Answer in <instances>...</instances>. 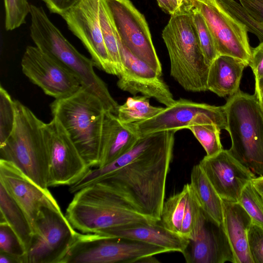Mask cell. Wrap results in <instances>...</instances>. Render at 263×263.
Listing matches in <instances>:
<instances>
[{"label": "cell", "instance_id": "cell-1", "mask_svg": "<svg viewBox=\"0 0 263 263\" xmlns=\"http://www.w3.org/2000/svg\"><path fill=\"white\" fill-rule=\"evenodd\" d=\"M175 133L166 130L139 138L130 150L111 163L90 168L70 186L69 192L97 183L123 207L159 222Z\"/></svg>", "mask_w": 263, "mask_h": 263}, {"label": "cell", "instance_id": "cell-2", "mask_svg": "<svg viewBox=\"0 0 263 263\" xmlns=\"http://www.w3.org/2000/svg\"><path fill=\"white\" fill-rule=\"evenodd\" d=\"M30 35L35 46L68 69L82 86L98 97L107 111L116 115L119 105L96 73L92 59L79 52L51 21L42 7L30 5Z\"/></svg>", "mask_w": 263, "mask_h": 263}, {"label": "cell", "instance_id": "cell-3", "mask_svg": "<svg viewBox=\"0 0 263 263\" xmlns=\"http://www.w3.org/2000/svg\"><path fill=\"white\" fill-rule=\"evenodd\" d=\"M50 109L88 166L98 167L103 121L107 111L102 101L81 86L72 95L55 99Z\"/></svg>", "mask_w": 263, "mask_h": 263}, {"label": "cell", "instance_id": "cell-4", "mask_svg": "<svg viewBox=\"0 0 263 263\" xmlns=\"http://www.w3.org/2000/svg\"><path fill=\"white\" fill-rule=\"evenodd\" d=\"M162 36L169 55L171 76L186 90H208L210 66L201 48L192 10L171 14Z\"/></svg>", "mask_w": 263, "mask_h": 263}, {"label": "cell", "instance_id": "cell-5", "mask_svg": "<svg viewBox=\"0 0 263 263\" xmlns=\"http://www.w3.org/2000/svg\"><path fill=\"white\" fill-rule=\"evenodd\" d=\"M15 109L14 126L0 145V159L13 163L40 186L48 189L49 159L44 122L18 100H15Z\"/></svg>", "mask_w": 263, "mask_h": 263}, {"label": "cell", "instance_id": "cell-6", "mask_svg": "<svg viewBox=\"0 0 263 263\" xmlns=\"http://www.w3.org/2000/svg\"><path fill=\"white\" fill-rule=\"evenodd\" d=\"M231 155L256 176H263V118L255 94L240 90L224 105Z\"/></svg>", "mask_w": 263, "mask_h": 263}, {"label": "cell", "instance_id": "cell-7", "mask_svg": "<svg viewBox=\"0 0 263 263\" xmlns=\"http://www.w3.org/2000/svg\"><path fill=\"white\" fill-rule=\"evenodd\" d=\"M65 216L75 230L84 234L132 223L157 222L122 206L109 191L97 183L74 193Z\"/></svg>", "mask_w": 263, "mask_h": 263}, {"label": "cell", "instance_id": "cell-8", "mask_svg": "<svg viewBox=\"0 0 263 263\" xmlns=\"http://www.w3.org/2000/svg\"><path fill=\"white\" fill-rule=\"evenodd\" d=\"M165 252L169 251L126 238L79 233L62 263H137L145 256Z\"/></svg>", "mask_w": 263, "mask_h": 263}, {"label": "cell", "instance_id": "cell-9", "mask_svg": "<svg viewBox=\"0 0 263 263\" xmlns=\"http://www.w3.org/2000/svg\"><path fill=\"white\" fill-rule=\"evenodd\" d=\"M27 263H62L79 233L60 208L42 206L33 224Z\"/></svg>", "mask_w": 263, "mask_h": 263}, {"label": "cell", "instance_id": "cell-10", "mask_svg": "<svg viewBox=\"0 0 263 263\" xmlns=\"http://www.w3.org/2000/svg\"><path fill=\"white\" fill-rule=\"evenodd\" d=\"M214 123L227 129V119L223 106H217L180 98L153 117L129 124L139 138L163 132L188 128L195 123Z\"/></svg>", "mask_w": 263, "mask_h": 263}, {"label": "cell", "instance_id": "cell-11", "mask_svg": "<svg viewBox=\"0 0 263 263\" xmlns=\"http://www.w3.org/2000/svg\"><path fill=\"white\" fill-rule=\"evenodd\" d=\"M118 36L126 48L162 76V69L144 16L130 0H105Z\"/></svg>", "mask_w": 263, "mask_h": 263}, {"label": "cell", "instance_id": "cell-12", "mask_svg": "<svg viewBox=\"0 0 263 263\" xmlns=\"http://www.w3.org/2000/svg\"><path fill=\"white\" fill-rule=\"evenodd\" d=\"M43 130L49 159L48 187L76 183L90 167L57 118L44 123Z\"/></svg>", "mask_w": 263, "mask_h": 263}, {"label": "cell", "instance_id": "cell-13", "mask_svg": "<svg viewBox=\"0 0 263 263\" xmlns=\"http://www.w3.org/2000/svg\"><path fill=\"white\" fill-rule=\"evenodd\" d=\"M193 4L205 20L213 35L219 55L239 59L249 66L252 48L246 27L216 0H193Z\"/></svg>", "mask_w": 263, "mask_h": 263}, {"label": "cell", "instance_id": "cell-14", "mask_svg": "<svg viewBox=\"0 0 263 263\" xmlns=\"http://www.w3.org/2000/svg\"><path fill=\"white\" fill-rule=\"evenodd\" d=\"M100 1L80 0L61 16L87 50L95 66L107 73L117 76L102 36L99 16Z\"/></svg>", "mask_w": 263, "mask_h": 263}, {"label": "cell", "instance_id": "cell-15", "mask_svg": "<svg viewBox=\"0 0 263 263\" xmlns=\"http://www.w3.org/2000/svg\"><path fill=\"white\" fill-rule=\"evenodd\" d=\"M21 65L29 80L55 99L72 95L82 86L64 65L35 46L26 47Z\"/></svg>", "mask_w": 263, "mask_h": 263}, {"label": "cell", "instance_id": "cell-16", "mask_svg": "<svg viewBox=\"0 0 263 263\" xmlns=\"http://www.w3.org/2000/svg\"><path fill=\"white\" fill-rule=\"evenodd\" d=\"M117 36L123 66L118 77V87L134 96L140 93L142 96L154 98L166 107L173 104L176 100L162 76L133 55L121 42L117 32Z\"/></svg>", "mask_w": 263, "mask_h": 263}, {"label": "cell", "instance_id": "cell-17", "mask_svg": "<svg viewBox=\"0 0 263 263\" xmlns=\"http://www.w3.org/2000/svg\"><path fill=\"white\" fill-rule=\"evenodd\" d=\"M198 164L219 197L228 201L238 202L245 186L256 177L227 149L206 155Z\"/></svg>", "mask_w": 263, "mask_h": 263}, {"label": "cell", "instance_id": "cell-18", "mask_svg": "<svg viewBox=\"0 0 263 263\" xmlns=\"http://www.w3.org/2000/svg\"><path fill=\"white\" fill-rule=\"evenodd\" d=\"M0 184L25 211L32 227L42 206L60 208L48 189L40 186L13 163L1 159Z\"/></svg>", "mask_w": 263, "mask_h": 263}, {"label": "cell", "instance_id": "cell-19", "mask_svg": "<svg viewBox=\"0 0 263 263\" xmlns=\"http://www.w3.org/2000/svg\"><path fill=\"white\" fill-rule=\"evenodd\" d=\"M182 254L187 263H235L222 223L208 217L197 237L189 240Z\"/></svg>", "mask_w": 263, "mask_h": 263}, {"label": "cell", "instance_id": "cell-20", "mask_svg": "<svg viewBox=\"0 0 263 263\" xmlns=\"http://www.w3.org/2000/svg\"><path fill=\"white\" fill-rule=\"evenodd\" d=\"M98 234L124 237L142 241L182 253L189 239L174 233L160 222H136L102 231Z\"/></svg>", "mask_w": 263, "mask_h": 263}, {"label": "cell", "instance_id": "cell-21", "mask_svg": "<svg viewBox=\"0 0 263 263\" xmlns=\"http://www.w3.org/2000/svg\"><path fill=\"white\" fill-rule=\"evenodd\" d=\"M139 138L128 124H123L116 115L106 111L103 121L97 167L107 165L128 152Z\"/></svg>", "mask_w": 263, "mask_h": 263}, {"label": "cell", "instance_id": "cell-22", "mask_svg": "<svg viewBox=\"0 0 263 263\" xmlns=\"http://www.w3.org/2000/svg\"><path fill=\"white\" fill-rule=\"evenodd\" d=\"M222 224L232 249L235 263H254L248 240L251 217L238 202L222 200Z\"/></svg>", "mask_w": 263, "mask_h": 263}, {"label": "cell", "instance_id": "cell-23", "mask_svg": "<svg viewBox=\"0 0 263 263\" xmlns=\"http://www.w3.org/2000/svg\"><path fill=\"white\" fill-rule=\"evenodd\" d=\"M242 61L228 55H218L211 64L207 79V88L220 97L231 96L239 90L244 68Z\"/></svg>", "mask_w": 263, "mask_h": 263}, {"label": "cell", "instance_id": "cell-24", "mask_svg": "<svg viewBox=\"0 0 263 263\" xmlns=\"http://www.w3.org/2000/svg\"><path fill=\"white\" fill-rule=\"evenodd\" d=\"M190 185L206 216L222 224V199L199 164L195 165L192 169Z\"/></svg>", "mask_w": 263, "mask_h": 263}, {"label": "cell", "instance_id": "cell-25", "mask_svg": "<svg viewBox=\"0 0 263 263\" xmlns=\"http://www.w3.org/2000/svg\"><path fill=\"white\" fill-rule=\"evenodd\" d=\"M0 222H6L22 241L27 252L33 234L31 223L23 209L0 184Z\"/></svg>", "mask_w": 263, "mask_h": 263}, {"label": "cell", "instance_id": "cell-26", "mask_svg": "<svg viewBox=\"0 0 263 263\" xmlns=\"http://www.w3.org/2000/svg\"><path fill=\"white\" fill-rule=\"evenodd\" d=\"M190 184H185L182 190L170 197L162 206L159 222L170 231L181 235Z\"/></svg>", "mask_w": 263, "mask_h": 263}, {"label": "cell", "instance_id": "cell-27", "mask_svg": "<svg viewBox=\"0 0 263 263\" xmlns=\"http://www.w3.org/2000/svg\"><path fill=\"white\" fill-rule=\"evenodd\" d=\"M163 108L152 105L147 97L134 96L129 97L123 104L119 106L116 115L122 123L129 124L149 119Z\"/></svg>", "mask_w": 263, "mask_h": 263}, {"label": "cell", "instance_id": "cell-28", "mask_svg": "<svg viewBox=\"0 0 263 263\" xmlns=\"http://www.w3.org/2000/svg\"><path fill=\"white\" fill-rule=\"evenodd\" d=\"M100 22L104 42L108 54L119 76L123 66L117 39V31L105 0H101L100 5Z\"/></svg>", "mask_w": 263, "mask_h": 263}, {"label": "cell", "instance_id": "cell-29", "mask_svg": "<svg viewBox=\"0 0 263 263\" xmlns=\"http://www.w3.org/2000/svg\"><path fill=\"white\" fill-rule=\"evenodd\" d=\"M206 216L200 207L191 185L181 229V236L194 240L203 226Z\"/></svg>", "mask_w": 263, "mask_h": 263}, {"label": "cell", "instance_id": "cell-30", "mask_svg": "<svg viewBox=\"0 0 263 263\" xmlns=\"http://www.w3.org/2000/svg\"><path fill=\"white\" fill-rule=\"evenodd\" d=\"M187 129L203 147L206 156H213L223 149L220 137L221 129L216 124L197 122Z\"/></svg>", "mask_w": 263, "mask_h": 263}, {"label": "cell", "instance_id": "cell-31", "mask_svg": "<svg viewBox=\"0 0 263 263\" xmlns=\"http://www.w3.org/2000/svg\"><path fill=\"white\" fill-rule=\"evenodd\" d=\"M192 15L202 53L210 66L219 55L213 35L202 15L194 8Z\"/></svg>", "mask_w": 263, "mask_h": 263}, {"label": "cell", "instance_id": "cell-32", "mask_svg": "<svg viewBox=\"0 0 263 263\" xmlns=\"http://www.w3.org/2000/svg\"><path fill=\"white\" fill-rule=\"evenodd\" d=\"M231 15L245 25L248 32L263 41V25L257 22L243 6L235 0H216Z\"/></svg>", "mask_w": 263, "mask_h": 263}, {"label": "cell", "instance_id": "cell-33", "mask_svg": "<svg viewBox=\"0 0 263 263\" xmlns=\"http://www.w3.org/2000/svg\"><path fill=\"white\" fill-rule=\"evenodd\" d=\"M15 121V100L6 89L0 87V145L11 134Z\"/></svg>", "mask_w": 263, "mask_h": 263}, {"label": "cell", "instance_id": "cell-34", "mask_svg": "<svg viewBox=\"0 0 263 263\" xmlns=\"http://www.w3.org/2000/svg\"><path fill=\"white\" fill-rule=\"evenodd\" d=\"M0 252L21 259L27 263V252L19 237L6 222H0Z\"/></svg>", "mask_w": 263, "mask_h": 263}, {"label": "cell", "instance_id": "cell-35", "mask_svg": "<svg viewBox=\"0 0 263 263\" xmlns=\"http://www.w3.org/2000/svg\"><path fill=\"white\" fill-rule=\"evenodd\" d=\"M7 31H12L25 23L30 13V5L28 0H4Z\"/></svg>", "mask_w": 263, "mask_h": 263}, {"label": "cell", "instance_id": "cell-36", "mask_svg": "<svg viewBox=\"0 0 263 263\" xmlns=\"http://www.w3.org/2000/svg\"><path fill=\"white\" fill-rule=\"evenodd\" d=\"M252 219V223L263 229V205L252 181L242 190L238 201Z\"/></svg>", "mask_w": 263, "mask_h": 263}, {"label": "cell", "instance_id": "cell-37", "mask_svg": "<svg viewBox=\"0 0 263 263\" xmlns=\"http://www.w3.org/2000/svg\"><path fill=\"white\" fill-rule=\"evenodd\" d=\"M248 240L254 263H263V229L252 222L248 233Z\"/></svg>", "mask_w": 263, "mask_h": 263}, {"label": "cell", "instance_id": "cell-38", "mask_svg": "<svg viewBox=\"0 0 263 263\" xmlns=\"http://www.w3.org/2000/svg\"><path fill=\"white\" fill-rule=\"evenodd\" d=\"M249 66L253 70L255 82L263 78V41L252 49V58Z\"/></svg>", "mask_w": 263, "mask_h": 263}, {"label": "cell", "instance_id": "cell-39", "mask_svg": "<svg viewBox=\"0 0 263 263\" xmlns=\"http://www.w3.org/2000/svg\"><path fill=\"white\" fill-rule=\"evenodd\" d=\"M259 23L263 25V0H238Z\"/></svg>", "mask_w": 263, "mask_h": 263}, {"label": "cell", "instance_id": "cell-40", "mask_svg": "<svg viewBox=\"0 0 263 263\" xmlns=\"http://www.w3.org/2000/svg\"><path fill=\"white\" fill-rule=\"evenodd\" d=\"M48 10L60 15L75 5L80 0H42Z\"/></svg>", "mask_w": 263, "mask_h": 263}, {"label": "cell", "instance_id": "cell-41", "mask_svg": "<svg viewBox=\"0 0 263 263\" xmlns=\"http://www.w3.org/2000/svg\"><path fill=\"white\" fill-rule=\"evenodd\" d=\"M157 2L161 9L171 15L178 9L177 0H157Z\"/></svg>", "mask_w": 263, "mask_h": 263}, {"label": "cell", "instance_id": "cell-42", "mask_svg": "<svg viewBox=\"0 0 263 263\" xmlns=\"http://www.w3.org/2000/svg\"><path fill=\"white\" fill-rule=\"evenodd\" d=\"M193 0H177L178 9L176 12H189L194 8Z\"/></svg>", "mask_w": 263, "mask_h": 263}, {"label": "cell", "instance_id": "cell-43", "mask_svg": "<svg viewBox=\"0 0 263 263\" xmlns=\"http://www.w3.org/2000/svg\"><path fill=\"white\" fill-rule=\"evenodd\" d=\"M0 263H23L22 260L11 255L0 252Z\"/></svg>", "mask_w": 263, "mask_h": 263}, {"label": "cell", "instance_id": "cell-44", "mask_svg": "<svg viewBox=\"0 0 263 263\" xmlns=\"http://www.w3.org/2000/svg\"><path fill=\"white\" fill-rule=\"evenodd\" d=\"M255 94L258 99L263 98V78L255 82Z\"/></svg>", "mask_w": 263, "mask_h": 263}, {"label": "cell", "instance_id": "cell-45", "mask_svg": "<svg viewBox=\"0 0 263 263\" xmlns=\"http://www.w3.org/2000/svg\"><path fill=\"white\" fill-rule=\"evenodd\" d=\"M159 262V260L156 259L154 255H149L139 259L137 263H155Z\"/></svg>", "mask_w": 263, "mask_h": 263}, {"label": "cell", "instance_id": "cell-46", "mask_svg": "<svg viewBox=\"0 0 263 263\" xmlns=\"http://www.w3.org/2000/svg\"><path fill=\"white\" fill-rule=\"evenodd\" d=\"M254 186L263 190V176L256 177L252 180Z\"/></svg>", "mask_w": 263, "mask_h": 263}, {"label": "cell", "instance_id": "cell-47", "mask_svg": "<svg viewBox=\"0 0 263 263\" xmlns=\"http://www.w3.org/2000/svg\"><path fill=\"white\" fill-rule=\"evenodd\" d=\"M258 199L263 205V190L254 186Z\"/></svg>", "mask_w": 263, "mask_h": 263}, {"label": "cell", "instance_id": "cell-48", "mask_svg": "<svg viewBox=\"0 0 263 263\" xmlns=\"http://www.w3.org/2000/svg\"><path fill=\"white\" fill-rule=\"evenodd\" d=\"M261 113L263 118V98L258 99Z\"/></svg>", "mask_w": 263, "mask_h": 263}]
</instances>
